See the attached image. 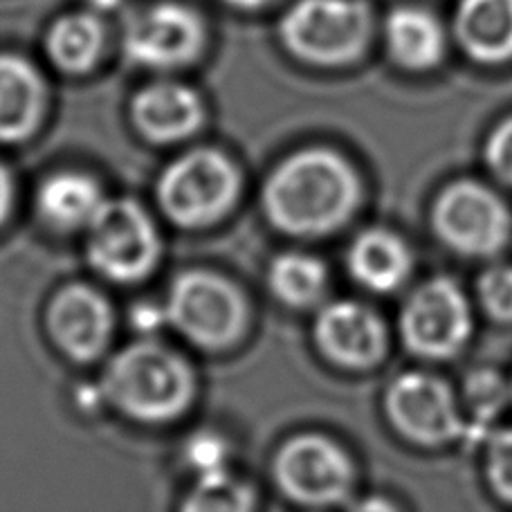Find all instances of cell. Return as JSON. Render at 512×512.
<instances>
[{"label":"cell","instance_id":"obj_19","mask_svg":"<svg viewBox=\"0 0 512 512\" xmlns=\"http://www.w3.org/2000/svg\"><path fill=\"white\" fill-rule=\"evenodd\" d=\"M106 198L97 182L81 173H59L39 189V212L59 230H81L95 221Z\"/></svg>","mask_w":512,"mask_h":512},{"label":"cell","instance_id":"obj_10","mask_svg":"<svg viewBox=\"0 0 512 512\" xmlns=\"http://www.w3.org/2000/svg\"><path fill=\"white\" fill-rule=\"evenodd\" d=\"M274 477L290 499L306 506H331L349 497L353 465L349 454L322 434H301L281 447Z\"/></svg>","mask_w":512,"mask_h":512},{"label":"cell","instance_id":"obj_25","mask_svg":"<svg viewBox=\"0 0 512 512\" xmlns=\"http://www.w3.org/2000/svg\"><path fill=\"white\" fill-rule=\"evenodd\" d=\"M483 443H486V477L490 490L512 506V427L492 429Z\"/></svg>","mask_w":512,"mask_h":512},{"label":"cell","instance_id":"obj_17","mask_svg":"<svg viewBox=\"0 0 512 512\" xmlns=\"http://www.w3.org/2000/svg\"><path fill=\"white\" fill-rule=\"evenodd\" d=\"M346 261L353 279L380 295L398 290L414 270V256L405 239L382 227L358 234Z\"/></svg>","mask_w":512,"mask_h":512},{"label":"cell","instance_id":"obj_28","mask_svg":"<svg viewBox=\"0 0 512 512\" xmlns=\"http://www.w3.org/2000/svg\"><path fill=\"white\" fill-rule=\"evenodd\" d=\"M349 512H400V510L393 506L389 499L378 497V495H371V497L358 499V501H355V504H351Z\"/></svg>","mask_w":512,"mask_h":512},{"label":"cell","instance_id":"obj_32","mask_svg":"<svg viewBox=\"0 0 512 512\" xmlns=\"http://www.w3.org/2000/svg\"><path fill=\"white\" fill-rule=\"evenodd\" d=\"M93 9H115L120 5V0H88Z\"/></svg>","mask_w":512,"mask_h":512},{"label":"cell","instance_id":"obj_14","mask_svg":"<svg viewBox=\"0 0 512 512\" xmlns=\"http://www.w3.org/2000/svg\"><path fill=\"white\" fill-rule=\"evenodd\" d=\"M131 115L146 140L169 144L194 135L205 120V108L194 88L155 81L133 97Z\"/></svg>","mask_w":512,"mask_h":512},{"label":"cell","instance_id":"obj_1","mask_svg":"<svg viewBox=\"0 0 512 512\" xmlns=\"http://www.w3.org/2000/svg\"><path fill=\"white\" fill-rule=\"evenodd\" d=\"M362 200L358 171L340 153L310 146L283 160L265 182V214L281 232L322 236L351 221Z\"/></svg>","mask_w":512,"mask_h":512},{"label":"cell","instance_id":"obj_2","mask_svg":"<svg viewBox=\"0 0 512 512\" xmlns=\"http://www.w3.org/2000/svg\"><path fill=\"white\" fill-rule=\"evenodd\" d=\"M104 391L124 414L162 423L187 409L194 396V376L178 353L155 342H140L126 346L108 364Z\"/></svg>","mask_w":512,"mask_h":512},{"label":"cell","instance_id":"obj_16","mask_svg":"<svg viewBox=\"0 0 512 512\" xmlns=\"http://www.w3.org/2000/svg\"><path fill=\"white\" fill-rule=\"evenodd\" d=\"M45 86L30 61L0 52V142H21L43 115Z\"/></svg>","mask_w":512,"mask_h":512},{"label":"cell","instance_id":"obj_31","mask_svg":"<svg viewBox=\"0 0 512 512\" xmlns=\"http://www.w3.org/2000/svg\"><path fill=\"white\" fill-rule=\"evenodd\" d=\"M225 3H230L234 7H243V9H254V7L268 5L272 0H225Z\"/></svg>","mask_w":512,"mask_h":512},{"label":"cell","instance_id":"obj_24","mask_svg":"<svg viewBox=\"0 0 512 512\" xmlns=\"http://www.w3.org/2000/svg\"><path fill=\"white\" fill-rule=\"evenodd\" d=\"M185 465L196 479L218 477L230 472V447L214 432H196L185 443Z\"/></svg>","mask_w":512,"mask_h":512},{"label":"cell","instance_id":"obj_3","mask_svg":"<svg viewBox=\"0 0 512 512\" xmlns=\"http://www.w3.org/2000/svg\"><path fill=\"white\" fill-rule=\"evenodd\" d=\"M371 30L367 0H297L279 23L283 45L315 66H344L362 57Z\"/></svg>","mask_w":512,"mask_h":512},{"label":"cell","instance_id":"obj_4","mask_svg":"<svg viewBox=\"0 0 512 512\" xmlns=\"http://www.w3.org/2000/svg\"><path fill=\"white\" fill-rule=\"evenodd\" d=\"M432 227L445 248L470 259L504 252L512 236V214L497 191L479 180H454L432 207Z\"/></svg>","mask_w":512,"mask_h":512},{"label":"cell","instance_id":"obj_23","mask_svg":"<svg viewBox=\"0 0 512 512\" xmlns=\"http://www.w3.org/2000/svg\"><path fill=\"white\" fill-rule=\"evenodd\" d=\"M180 512H254V492L232 472L196 479Z\"/></svg>","mask_w":512,"mask_h":512},{"label":"cell","instance_id":"obj_8","mask_svg":"<svg viewBox=\"0 0 512 512\" xmlns=\"http://www.w3.org/2000/svg\"><path fill=\"white\" fill-rule=\"evenodd\" d=\"M167 322L205 349L232 344L243 331L245 304L230 281L214 272H185L173 281Z\"/></svg>","mask_w":512,"mask_h":512},{"label":"cell","instance_id":"obj_26","mask_svg":"<svg viewBox=\"0 0 512 512\" xmlns=\"http://www.w3.org/2000/svg\"><path fill=\"white\" fill-rule=\"evenodd\" d=\"M479 304L490 319L499 324H512V265H492L477 283Z\"/></svg>","mask_w":512,"mask_h":512},{"label":"cell","instance_id":"obj_11","mask_svg":"<svg viewBox=\"0 0 512 512\" xmlns=\"http://www.w3.org/2000/svg\"><path fill=\"white\" fill-rule=\"evenodd\" d=\"M205 43V25L194 9L164 0L144 7L124 32L128 59L146 68L171 70L194 61Z\"/></svg>","mask_w":512,"mask_h":512},{"label":"cell","instance_id":"obj_21","mask_svg":"<svg viewBox=\"0 0 512 512\" xmlns=\"http://www.w3.org/2000/svg\"><path fill=\"white\" fill-rule=\"evenodd\" d=\"M268 281L272 292L283 304L313 306L324 295L328 274L322 261H317L315 256L288 252L274 259Z\"/></svg>","mask_w":512,"mask_h":512},{"label":"cell","instance_id":"obj_9","mask_svg":"<svg viewBox=\"0 0 512 512\" xmlns=\"http://www.w3.org/2000/svg\"><path fill=\"white\" fill-rule=\"evenodd\" d=\"M160 256V236L151 216L131 200H106L88 225V259L113 281L146 277Z\"/></svg>","mask_w":512,"mask_h":512},{"label":"cell","instance_id":"obj_12","mask_svg":"<svg viewBox=\"0 0 512 512\" xmlns=\"http://www.w3.org/2000/svg\"><path fill=\"white\" fill-rule=\"evenodd\" d=\"M315 337L326 358L349 369H367L387 353L382 319L358 301H333L319 310Z\"/></svg>","mask_w":512,"mask_h":512},{"label":"cell","instance_id":"obj_18","mask_svg":"<svg viewBox=\"0 0 512 512\" xmlns=\"http://www.w3.org/2000/svg\"><path fill=\"white\" fill-rule=\"evenodd\" d=\"M384 39L391 59L411 72L432 70L445 57L443 25L423 7L400 5L391 9L384 23Z\"/></svg>","mask_w":512,"mask_h":512},{"label":"cell","instance_id":"obj_20","mask_svg":"<svg viewBox=\"0 0 512 512\" xmlns=\"http://www.w3.org/2000/svg\"><path fill=\"white\" fill-rule=\"evenodd\" d=\"M104 41V25L95 12H72L52 23L45 48L54 66L68 75H84L97 63Z\"/></svg>","mask_w":512,"mask_h":512},{"label":"cell","instance_id":"obj_29","mask_svg":"<svg viewBox=\"0 0 512 512\" xmlns=\"http://www.w3.org/2000/svg\"><path fill=\"white\" fill-rule=\"evenodd\" d=\"M160 319L167 322V313L160 315V310L153 308V306H142V308L135 310V324H137V328H140V331H149V333L155 331V328L160 326Z\"/></svg>","mask_w":512,"mask_h":512},{"label":"cell","instance_id":"obj_33","mask_svg":"<svg viewBox=\"0 0 512 512\" xmlns=\"http://www.w3.org/2000/svg\"><path fill=\"white\" fill-rule=\"evenodd\" d=\"M510 387H512V382H510Z\"/></svg>","mask_w":512,"mask_h":512},{"label":"cell","instance_id":"obj_7","mask_svg":"<svg viewBox=\"0 0 512 512\" xmlns=\"http://www.w3.org/2000/svg\"><path fill=\"white\" fill-rule=\"evenodd\" d=\"M472 308L450 277H434L411 292L400 315L407 349L423 360H450L472 337Z\"/></svg>","mask_w":512,"mask_h":512},{"label":"cell","instance_id":"obj_6","mask_svg":"<svg viewBox=\"0 0 512 512\" xmlns=\"http://www.w3.org/2000/svg\"><path fill=\"white\" fill-rule=\"evenodd\" d=\"M239 189V171L230 158L216 149H194L162 173L158 198L173 223L200 227L218 221L234 205Z\"/></svg>","mask_w":512,"mask_h":512},{"label":"cell","instance_id":"obj_30","mask_svg":"<svg viewBox=\"0 0 512 512\" xmlns=\"http://www.w3.org/2000/svg\"><path fill=\"white\" fill-rule=\"evenodd\" d=\"M9 198H12V182H9L7 171L0 167V223L9 209Z\"/></svg>","mask_w":512,"mask_h":512},{"label":"cell","instance_id":"obj_5","mask_svg":"<svg viewBox=\"0 0 512 512\" xmlns=\"http://www.w3.org/2000/svg\"><path fill=\"white\" fill-rule=\"evenodd\" d=\"M384 409L400 436L423 447L456 441L481 443L477 429L461 414L450 384L425 371H407L387 387Z\"/></svg>","mask_w":512,"mask_h":512},{"label":"cell","instance_id":"obj_22","mask_svg":"<svg viewBox=\"0 0 512 512\" xmlns=\"http://www.w3.org/2000/svg\"><path fill=\"white\" fill-rule=\"evenodd\" d=\"M463 396L470 409V423L477 429L481 441L492 432L495 418L506 409L512 398L510 382L492 369H477L468 373L463 384Z\"/></svg>","mask_w":512,"mask_h":512},{"label":"cell","instance_id":"obj_13","mask_svg":"<svg viewBox=\"0 0 512 512\" xmlns=\"http://www.w3.org/2000/svg\"><path fill=\"white\" fill-rule=\"evenodd\" d=\"M50 331L70 358L93 360L113 333L111 306L88 286L63 288L50 306Z\"/></svg>","mask_w":512,"mask_h":512},{"label":"cell","instance_id":"obj_15","mask_svg":"<svg viewBox=\"0 0 512 512\" xmlns=\"http://www.w3.org/2000/svg\"><path fill=\"white\" fill-rule=\"evenodd\" d=\"M454 36L472 61L497 66L512 59V0H459Z\"/></svg>","mask_w":512,"mask_h":512},{"label":"cell","instance_id":"obj_27","mask_svg":"<svg viewBox=\"0 0 512 512\" xmlns=\"http://www.w3.org/2000/svg\"><path fill=\"white\" fill-rule=\"evenodd\" d=\"M483 153H486V164L492 176L512 187V117L497 124Z\"/></svg>","mask_w":512,"mask_h":512}]
</instances>
